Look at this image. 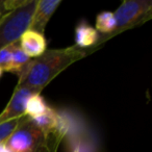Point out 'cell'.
Returning <instances> with one entry per match:
<instances>
[{
  "instance_id": "1",
  "label": "cell",
  "mask_w": 152,
  "mask_h": 152,
  "mask_svg": "<svg viewBox=\"0 0 152 152\" xmlns=\"http://www.w3.org/2000/svg\"><path fill=\"white\" fill-rule=\"evenodd\" d=\"M86 55V51L76 45L68 48L46 50L39 57L30 59L24 71L18 75L17 87L42 91L55 76Z\"/></svg>"
},
{
  "instance_id": "2",
  "label": "cell",
  "mask_w": 152,
  "mask_h": 152,
  "mask_svg": "<svg viewBox=\"0 0 152 152\" xmlns=\"http://www.w3.org/2000/svg\"><path fill=\"white\" fill-rule=\"evenodd\" d=\"M61 141L56 133L45 134L26 118L4 145L11 152H56Z\"/></svg>"
},
{
  "instance_id": "3",
  "label": "cell",
  "mask_w": 152,
  "mask_h": 152,
  "mask_svg": "<svg viewBox=\"0 0 152 152\" xmlns=\"http://www.w3.org/2000/svg\"><path fill=\"white\" fill-rule=\"evenodd\" d=\"M38 0H23L21 5L12 11L0 25V49L18 42L29 28Z\"/></svg>"
},
{
  "instance_id": "4",
  "label": "cell",
  "mask_w": 152,
  "mask_h": 152,
  "mask_svg": "<svg viewBox=\"0 0 152 152\" xmlns=\"http://www.w3.org/2000/svg\"><path fill=\"white\" fill-rule=\"evenodd\" d=\"M152 2L150 0H125L114 13L116 31L129 28L151 16Z\"/></svg>"
},
{
  "instance_id": "5",
  "label": "cell",
  "mask_w": 152,
  "mask_h": 152,
  "mask_svg": "<svg viewBox=\"0 0 152 152\" xmlns=\"http://www.w3.org/2000/svg\"><path fill=\"white\" fill-rule=\"evenodd\" d=\"M41 91L27 87H17L10 100L9 104L0 114V123L11 120L14 118H20L24 116L25 105L28 99L34 94H40Z\"/></svg>"
},
{
  "instance_id": "6",
  "label": "cell",
  "mask_w": 152,
  "mask_h": 152,
  "mask_svg": "<svg viewBox=\"0 0 152 152\" xmlns=\"http://www.w3.org/2000/svg\"><path fill=\"white\" fill-rule=\"evenodd\" d=\"M61 3V0H38L28 29L44 34L47 23Z\"/></svg>"
},
{
  "instance_id": "7",
  "label": "cell",
  "mask_w": 152,
  "mask_h": 152,
  "mask_svg": "<svg viewBox=\"0 0 152 152\" xmlns=\"http://www.w3.org/2000/svg\"><path fill=\"white\" fill-rule=\"evenodd\" d=\"M18 43L23 52L29 58L39 57L46 51L47 43L44 34L31 29H27L26 31H24L23 34L20 37Z\"/></svg>"
},
{
  "instance_id": "8",
  "label": "cell",
  "mask_w": 152,
  "mask_h": 152,
  "mask_svg": "<svg viewBox=\"0 0 152 152\" xmlns=\"http://www.w3.org/2000/svg\"><path fill=\"white\" fill-rule=\"evenodd\" d=\"M99 39L98 31L88 22L81 21L75 28V45L79 48H86L94 45Z\"/></svg>"
},
{
  "instance_id": "9",
  "label": "cell",
  "mask_w": 152,
  "mask_h": 152,
  "mask_svg": "<svg viewBox=\"0 0 152 152\" xmlns=\"http://www.w3.org/2000/svg\"><path fill=\"white\" fill-rule=\"evenodd\" d=\"M31 123L40 129L45 134H52V133H57V114L54 108L48 106L47 110L36 119H30ZM59 135V134H58ZM61 137V135H59Z\"/></svg>"
},
{
  "instance_id": "10",
  "label": "cell",
  "mask_w": 152,
  "mask_h": 152,
  "mask_svg": "<svg viewBox=\"0 0 152 152\" xmlns=\"http://www.w3.org/2000/svg\"><path fill=\"white\" fill-rule=\"evenodd\" d=\"M30 59L31 58H29V57L23 52V50H22L21 47H20L19 43L16 42L15 44H14L11 61H10L9 65H7V68L4 69V71L12 72V73H15V74H17V75H19V74H21L22 72H23V70L25 69V67L27 66V64L29 63Z\"/></svg>"
},
{
  "instance_id": "11",
  "label": "cell",
  "mask_w": 152,
  "mask_h": 152,
  "mask_svg": "<svg viewBox=\"0 0 152 152\" xmlns=\"http://www.w3.org/2000/svg\"><path fill=\"white\" fill-rule=\"evenodd\" d=\"M47 108H48V105L45 102L44 98L40 94H34L28 99L25 105L24 115L29 119H36L42 116L47 110Z\"/></svg>"
},
{
  "instance_id": "12",
  "label": "cell",
  "mask_w": 152,
  "mask_h": 152,
  "mask_svg": "<svg viewBox=\"0 0 152 152\" xmlns=\"http://www.w3.org/2000/svg\"><path fill=\"white\" fill-rule=\"evenodd\" d=\"M116 19L112 12H102L96 18L95 29L103 34H108L116 31Z\"/></svg>"
},
{
  "instance_id": "13",
  "label": "cell",
  "mask_w": 152,
  "mask_h": 152,
  "mask_svg": "<svg viewBox=\"0 0 152 152\" xmlns=\"http://www.w3.org/2000/svg\"><path fill=\"white\" fill-rule=\"evenodd\" d=\"M26 118L27 117L24 115L20 118H14L0 123V145H4L7 139L15 132L16 129L23 123Z\"/></svg>"
},
{
  "instance_id": "14",
  "label": "cell",
  "mask_w": 152,
  "mask_h": 152,
  "mask_svg": "<svg viewBox=\"0 0 152 152\" xmlns=\"http://www.w3.org/2000/svg\"><path fill=\"white\" fill-rule=\"evenodd\" d=\"M15 43L7 45V46H4L3 48L0 49V68H1L3 71H4V69L7 68V66L9 65L10 61H11L14 44H15Z\"/></svg>"
},
{
  "instance_id": "15",
  "label": "cell",
  "mask_w": 152,
  "mask_h": 152,
  "mask_svg": "<svg viewBox=\"0 0 152 152\" xmlns=\"http://www.w3.org/2000/svg\"><path fill=\"white\" fill-rule=\"evenodd\" d=\"M11 13V12H9L7 9H0V25L2 24V22L5 20V18L7 17V15Z\"/></svg>"
},
{
  "instance_id": "16",
  "label": "cell",
  "mask_w": 152,
  "mask_h": 152,
  "mask_svg": "<svg viewBox=\"0 0 152 152\" xmlns=\"http://www.w3.org/2000/svg\"><path fill=\"white\" fill-rule=\"evenodd\" d=\"M0 152H11V151L5 147V145H0Z\"/></svg>"
},
{
  "instance_id": "17",
  "label": "cell",
  "mask_w": 152,
  "mask_h": 152,
  "mask_svg": "<svg viewBox=\"0 0 152 152\" xmlns=\"http://www.w3.org/2000/svg\"><path fill=\"white\" fill-rule=\"evenodd\" d=\"M0 9H7L5 7V1H0Z\"/></svg>"
},
{
  "instance_id": "18",
  "label": "cell",
  "mask_w": 152,
  "mask_h": 152,
  "mask_svg": "<svg viewBox=\"0 0 152 152\" xmlns=\"http://www.w3.org/2000/svg\"><path fill=\"white\" fill-rule=\"evenodd\" d=\"M2 74H3V70L1 69V68H0V77H1V76H2Z\"/></svg>"
}]
</instances>
